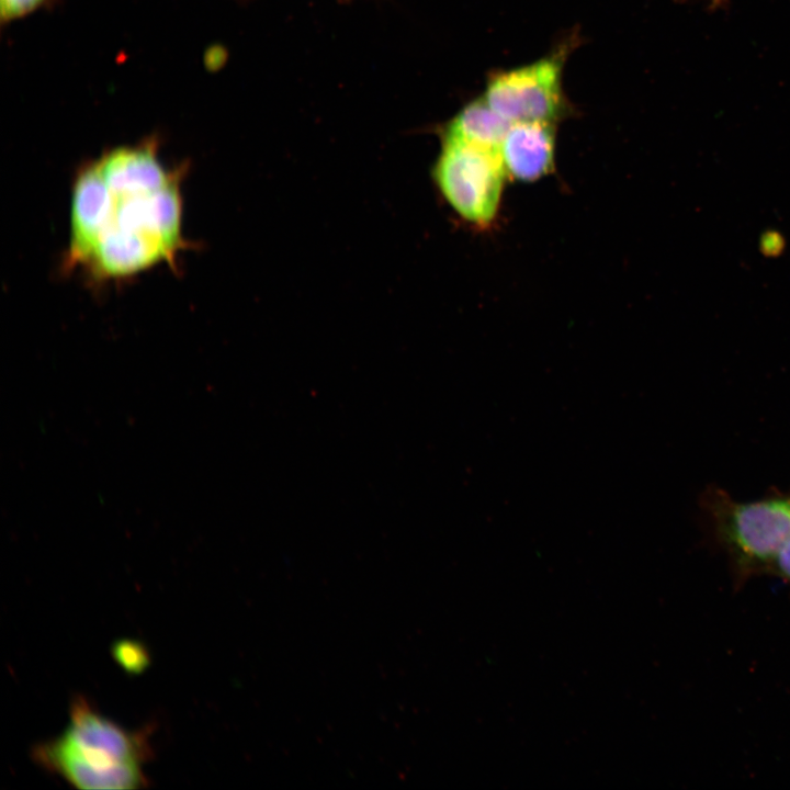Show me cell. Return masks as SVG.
Listing matches in <instances>:
<instances>
[{"label": "cell", "instance_id": "1", "mask_svg": "<svg viewBox=\"0 0 790 790\" xmlns=\"http://www.w3.org/2000/svg\"><path fill=\"white\" fill-rule=\"evenodd\" d=\"M184 167H167L156 142L121 146L79 167L71 185L63 267L90 281L129 280L158 266L178 269Z\"/></svg>", "mask_w": 790, "mask_h": 790}, {"label": "cell", "instance_id": "2", "mask_svg": "<svg viewBox=\"0 0 790 790\" xmlns=\"http://www.w3.org/2000/svg\"><path fill=\"white\" fill-rule=\"evenodd\" d=\"M699 503L713 535L743 574L769 571L790 539V492L737 501L722 488L709 486Z\"/></svg>", "mask_w": 790, "mask_h": 790}, {"label": "cell", "instance_id": "3", "mask_svg": "<svg viewBox=\"0 0 790 790\" xmlns=\"http://www.w3.org/2000/svg\"><path fill=\"white\" fill-rule=\"evenodd\" d=\"M431 174L460 218L481 228L494 222L507 177L499 150L442 139Z\"/></svg>", "mask_w": 790, "mask_h": 790}, {"label": "cell", "instance_id": "4", "mask_svg": "<svg viewBox=\"0 0 790 790\" xmlns=\"http://www.w3.org/2000/svg\"><path fill=\"white\" fill-rule=\"evenodd\" d=\"M562 53L500 71L488 80L484 99L510 124L554 123L564 112Z\"/></svg>", "mask_w": 790, "mask_h": 790}, {"label": "cell", "instance_id": "5", "mask_svg": "<svg viewBox=\"0 0 790 790\" xmlns=\"http://www.w3.org/2000/svg\"><path fill=\"white\" fill-rule=\"evenodd\" d=\"M60 737L79 756L103 768L142 765L151 755L146 733L123 729L82 697L71 701L69 724Z\"/></svg>", "mask_w": 790, "mask_h": 790}, {"label": "cell", "instance_id": "6", "mask_svg": "<svg viewBox=\"0 0 790 790\" xmlns=\"http://www.w3.org/2000/svg\"><path fill=\"white\" fill-rule=\"evenodd\" d=\"M32 756L47 771L80 789H138L148 785L140 764L98 767L79 756L61 737L37 744Z\"/></svg>", "mask_w": 790, "mask_h": 790}, {"label": "cell", "instance_id": "7", "mask_svg": "<svg viewBox=\"0 0 790 790\" xmlns=\"http://www.w3.org/2000/svg\"><path fill=\"white\" fill-rule=\"evenodd\" d=\"M499 154L507 176L512 179L531 182L551 173L555 160L553 123L510 124Z\"/></svg>", "mask_w": 790, "mask_h": 790}, {"label": "cell", "instance_id": "8", "mask_svg": "<svg viewBox=\"0 0 790 790\" xmlns=\"http://www.w3.org/2000/svg\"><path fill=\"white\" fill-rule=\"evenodd\" d=\"M510 123L484 98L466 104L444 127L442 139L499 150Z\"/></svg>", "mask_w": 790, "mask_h": 790}, {"label": "cell", "instance_id": "9", "mask_svg": "<svg viewBox=\"0 0 790 790\" xmlns=\"http://www.w3.org/2000/svg\"><path fill=\"white\" fill-rule=\"evenodd\" d=\"M114 658L129 673H140L149 664V656L143 645L135 641H121L113 647Z\"/></svg>", "mask_w": 790, "mask_h": 790}, {"label": "cell", "instance_id": "10", "mask_svg": "<svg viewBox=\"0 0 790 790\" xmlns=\"http://www.w3.org/2000/svg\"><path fill=\"white\" fill-rule=\"evenodd\" d=\"M44 0H0V11L2 21H9L20 18L35 8Z\"/></svg>", "mask_w": 790, "mask_h": 790}, {"label": "cell", "instance_id": "11", "mask_svg": "<svg viewBox=\"0 0 790 790\" xmlns=\"http://www.w3.org/2000/svg\"><path fill=\"white\" fill-rule=\"evenodd\" d=\"M760 251L766 257H778L783 252L785 239L777 230H767L760 237Z\"/></svg>", "mask_w": 790, "mask_h": 790}, {"label": "cell", "instance_id": "12", "mask_svg": "<svg viewBox=\"0 0 790 790\" xmlns=\"http://www.w3.org/2000/svg\"><path fill=\"white\" fill-rule=\"evenodd\" d=\"M769 571L790 584V539L781 546L772 560Z\"/></svg>", "mask_w": 790, "mask_h": 790}]
</instances>
